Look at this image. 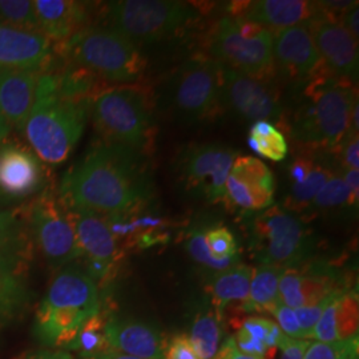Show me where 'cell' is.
<instances>
[{
	"label": "cell",
	"mask_w": 359,
	"mask_h": 359,
	"mask_svg": "<svg viewBox=\"0 0 359 359\" xmlns=\"http://www.w3.org/2000/svg\"><path fill=\"white\" fill-rule=\"evenodd\" d=\"M151 194L152 184L142 152L102 142L65 173L59 201L65 209L116 216L132 213Z\"/></svg>",
	"instance_id": "6da1fadb"
},
{
	"label": "cell",
	"mask_w": 359,
	"mask_h": 359,
	"mask_svg": "<svg viewBox=\"0 0 359 359\" xmlns=\"http://www.w3.org/2000/svg\"><path fill=\"white\" fill-rule=\"evenodd\" d=\"M103 309L99 285L77 261L55 270L40 302L34 335L44 346L65 350L81 326Z\"/></svg>",
	"instance_id": "7a4b0ae2"
},
{
	"label": "cell",
	"mask_w": 359,
	"mask_h": 359,
	"mask_svg": "<svg viewBox=\"0 0 359 359\" xmlns=\"http://www.w3.org/2000/svg\"><path fill=\"white\" fill-rule=\"evenodd\" d=\"M92 103L60 96L55 72H40L35 104L23 127L31 151L47 164L65 161L84 132Z\"/></svg>",
	"instance_id": "3957f363"
},
{
	"label": "cell",
	"mask_w": 359,
	"mask_h": 359,
	"mask_svg": "<svg viewBox=\"0 0 359 359\" xmlns=\"http://www.w3.org/2000/svg\"><path fill=\"white\" fill-rule=\"evenodd\" d=\"M322 67L309 79L304 103L295 114L290 132L302 144L333 149L351 130L353 112L358 102L351 80Z\"/></svg>",
	"instance_id": "277c9868"
},
{
	"label": "cell",
	"mask_w": 359,
	"mask_h": 359,
	"mask_svg": "<svg viewBox=\"0 0 359 359\" xmlns=\"http://www.w3.org/2000/svg\"><path fill=\"white\" fill-rule=\"evenodd\" d=\"M59 47L69 65L80 67L103 81H135L142 76L147 65L137 46L112 28L84 27Z\"/></svg>",
	"instance_id": "5b68a950"
},
{
	"label": "cell",
	"mask_w": 359,
	"mask_h": 359,
	"mask_svg": "<svg viewBox=\"0 0 359 359\" xmlns=\"http://www.w3.org/2000/svg\"><path fill=\"white\" fill-rule=\"evenodd\" d=\"M111 28L135 46L176 38L198 19L189 3L175 0H120L107 6Z\"/></svg>",
	"instance_id": "8992f818"
},
{
	"label": "cell",
	"mask_w": 359,
	"mask_h": 359,
	"mask_svg": "<svg viewBox=\"0 0 359 359\" xmlns=\"http://www.w3.org/2000/svg\"><path fill=\"white\" fill-rule=\"evenodd\" d=\"M274 31L236 18H222L208 40L210 57L246 76L264 80L274 69Z\"/></svg>",
	"instance_id": "52a82bcc"
},
{
	"label": "cell",
	"mask_w": 359,
	"mask_h": 359,
	"mask_svg": "<svg viewBox=\"0 0 359 359\" xmlns=\"http://www.w3.org/2000/svg\"><path fill=\"white\" fill-rule=\"evenodd\" d=\"M92 118L104 142L142 152L149 140V107L137 87L121 86L103 90L92 103Z\"/></svg>",
	"instance_id": "ba28073f"
},
{
	"label": "cell",
	"mask_w": 359,
	"mask_h": 359,
	"mask_svg": "<svg viewBox=\"0 0 359 359\" xmlns=\"http://www.w3.org/2000/svg\"><path fill=\"white\" fill-rule=\"evenodd\" d=\"M252 250L261 265L297 268L311 253V237L304 224L278 206H269L253 221Z\"/></svg>",
	"instance_id": "9c48e42d"
},
{
	"label": "cell",
	"mask_w": 359,
	"mask_h": 359,
	"mask_svg": "<svg viewBox=\"0 0 359 359\" xmlns=\"http://www.w3.org/2000/svg\"><path fill=\"white\" fill-rule=\"evenodd\" d=\"M25 208L34 246L52 269H60L83 257L68 213L50 189L39 193Z\"/></svg>",
	"instance_id": "30bf717a"
},
{
	"label": "cell",
	"mask_w": 359,
	"mask_h": 359,
	"mask_svg": "<svg viewBox=\"0 0 359 359\" xmlns=\"http://www.w3.org/2000/svg\"><path fill=\"white\" fill-rule=\"evenodd\" d=\"M221 65L212 57H194L172 77L168 95L176 115L185 121L203 120L219 108Z\"/></svg>",
	"instance_id": "8fae6325"
},
{
	"label": "cell",
	"mask_w": 359,
	"mask_h": 359,
	"mask_svg": "<svg viewBox=\"0 0 359 359\" xmlns=\"http://www.w3.org/2000/svg\"><path fill=\"white\" fill-rule=\"evenodd\" d=\"M236 157V152L225 145H194L180 157V180L187 191L229 208L225 185Z\"/></svg>",
	"instance_id": "7c38bea8"
},
{
	"label": "cell",
	"mask_w": 359,
	"mask_h": 359,
	"mask_svg": "<svg viewBox=\"0 0 359 359\" xmlns=\"http://www.w3.org/2000/svg\"><path fill=\"white\" fill-rule=\"evenodd\" d=\"M219 107L253 124L257 121L280 124L283 120L278 97L264 80L246 76L224 65H221Z\"/></svg>",
	"instance_id": "4fadbf2b"
},
{
	"label": "cell",
	"mask_w": 359,
	"mask_h": 359,
	"mask_svg": "<svg viewBox=\"0 0 359 359\" xmlns=\"http://www.w3.org/2000/svg\"><path fill=\"white\" fill-rule=\"evenodd\" d=\"M65 210L76 233L86 269L96 283L107 281L120 259L118 241L111 231L108 218L90 210Z\"/></svg>",
	"instance_id": "5bb4252c"
},
{
	"label": "cell",
	"mask_w": 359,
	"mask_h": 359,
	"mask_svg": "<svg viewBox=\"0 0 359 359\" xmlns=\"http://www.w3.org/2000/svg\"><path fill=\"white\" fill-rule=\"evenodd\" d=\"M47 182L43 161L19 142L0 144V193L10 201L43 192Z\"/></svg>",
	"instance_id": "9a60e30c"
},
{
	"label": "cell",
	"mask_w": 359,
	"mask_h": 359,
	"mask_svg": "<svg viewBox=\"0 0 359 359\" xmlns=\"http://www.w3.org/2000/svg\"><path fill=\"white\" fill-rule=\"evenodd\" d=\"M229 208L245 212H262L273 204L274 177L261 160L252 156H237L226 180Z\"/></svg>",
	"instance_id": "2e32d148"
},
{
	"label": "cell",
	"mask_w": 359,
	"mask_h": 359,
	"mask_svg": "<svg viewBox=\"0 0 359 359\" xmlns=\"http://www.w3.org/2000/svg\"><path fill=\"white\" fill-rule=\"evenodd\" d=\"M306 25L323 65L334 75L354 81L358 76V39L339 22L322 15Z\"/></svg>",
	"instance_id": "e0dca14e"
},
{
	"label": "cell",
	"mask_w": 359,
	"mask_h": 359,
	"mask_svg": "<svg viewBox=\"0 0 359 359\" xmlns=\"http://www.w3.org/2000/svg\"><path fill=\"white\" fill-rule=\"evenodd\" d=\"M105 341L111 350L140 359H163L167 341L161 330L149 322L108 316Z\"/></svg>",
	"instance_id": "ac0fdd59"
},
{
	"label": "cell",
	"mask_w": 359,
	"mask_h": 359,
	"mask_svg": "<svg viewBox=\"0 0 359 359\" xmlns=\"http://www.w3.org/2000/svg\"><path fill=\"white\" fill-rule=\"evenodd\" d=\"M52 53V41L41 32L0 25V71H47Z\"/></svg>",
	"instance_id": "d6986e66"
},
{
	"label": "cell",
	"mask_w": 359,
	"mask_h": 359,
	"mask_svg": "<svg viewBox=\"0 0 359 359\" xmlns=\"http://www.w3.org/2000/svg\"><path fill=\"white\" fill-rule=\"evenodd\" d=\"M273 56L274 65L293 80L310 79L323 65L308 25L274 31Z\"/></svg>",
	"instance_id": "ffe728a7"
},
{
	"label": "cell",
	"mask_w": 359,
	"mask_h": 359,
	"mask_svg": "<svg viewBox=\"0 0 359 359\" xmlns=\"http://www.w3.org/2000/svg\"><path fill=\"white\" fill-rule=\"evenodd\" d=\"M233 16L271 31H280L306 25L321 16V10L317 3L305 0H257L237 3L233 7Z\"/></svg>",
	"instance_id": "44dd1931"
},
{
	"label": "cell",
	"mask_w": 359,
	"mask_h": 359,
	"mask_svg": "<svg viewBox=\"0 0 359 359\" xmlns=\"http://www.w3.org/2000/svg\"><path fill=\"white\" fill-rule=\"evenodd\" d=\"M32 248L26 208L0 209V269L25 276Z\"/></svg>",
	"instance_id": "7402d4cb"
},
{
	"label": "cell",
	"mask_w": 359,
	"mask_h": 359,
	"mask_svg": "<svg viewBox=\"0 0 359 359\" xmlns=\"http://www.w3.org/2000/svg\"><path fill=\"white\" fill-rule=\"evenodd\" d=\"M40 72L0 71V114L10 128L22 130L35 104Z\"/></svg>",
	"instance_id": "603a6c76"
},
{
	"label": "cell",
	"mask_w": 359,
	"mask_h": 359,
	"mask_svg": "<svg viewBox=\"0 0 359 359\" xmlns=\"http://www.w3.org/2000/svg\"><path fill=\"white\" fill-rule=\"evenodd\" d=\"M39 31L50 39L65 43L72 38L87 19L86 6L69 0H36L34 1Z\"/></svg>",
	"instance_id": "cb8c5ba5"
},
{
	"label": "cell",
	"mask_w": 359,
	"mask_h": 359,
	"mask_svg": "<svg viewBox=\"0 0 359 359\" xmlns=\"http://www.w3.org/2000/svg\"><path fill=\"white\" fill-rule=\"evenodd\" d=\"M285 334L280 326L262 316L246 317L233 337L237 347L258 359H273L280 350Z\"/></svg>",
	"instance_id": "d4e9b609"
},
{
	"label": "cell",
	"mask_w": 359,
	"mask_h": 359,
	"mask_svg": "<svg viewBox=\"0 0 359 359\" xmlns=\"http://www.w3.org/2000/svg\"><path fill=\"white\" fill-rule=\"evenodd\" d=\"M253 268L245 264H236L229 269L217 271L209 283V293L215 311L222 318L224 310L234 302L244 304L249 295Z\"/></svg>",
	"instance_id": "484cf974"
},
{
	"label": "cell",
	"mask_w": 359,
	"mask_h": 359,
	"mask_svg": "<svg viewBox=\"0 0 359 359\" xmlns=\"http://www.w3.org/2000/svg\"><path fill=\"white\" fill-rule=\"evenodd\" d=\"M283 270L280 266L261 264L253 269L249 295L240 306L244 313H270L280 304L278 283Z\"/></svg>",
	"instance_id": "4316f807"
},
{
	"label": "cell",
	"mask_w": 359,
	"mask_h": 359,
	"mask_svg": "<svg viewBox=\"0 0 359 359\" xmlns=\"http://www.w3.org/2000/svg\"><path fill=\"white\" fill-rule=\"evenodd\" d=\"M29 299L25 276L0 269V333L25 314Z\"/></svg>",
	"instance_id": "83f0119b"
},
{
	"label": "cell",
	"mask_w": 359,
	"mask_h": 359,
	"mask_svg": "<svg viewBox=\"0 0 359 359\" xmlns=\"http://www.w3.org/2000/svg\"><path fill=\"white\" fill-rule=\"evenodd\" d=\"M222 334V318L215 309H203L194 316L188 339L198 359H215Z\"/></svg>",
	"instance_id": "f1b7e54d"
},
{
	"label": "cell",
	"mask_w": 359,
	"mask_h": 359,
	"mask_svg": "<svg viewBox=\"0 0 359 359\" xmlns=\"http://www.w3.org/2000/svg\"><path fill=\"white\" fill-rule=\"evenodd\" d=\"M107 318L108 314L103 309L97 314L92 316L81 326L75 339L65 347V351H75L81 359H92L97 354L108 350L104 334Z\"/></svg>",
	"instance_id": "f546056e"
},
{
	"label": "cell",
	"mask_w": 359,
	"mask_h": 359,
	"mask_svg": "<svg viewBox=\"0 0 359 359\" xmlns=\"http://www.w3.org/2000/svg\"><path fill=\"white\" fill-rule=\"evenodd\" d=\"M248 142L257 154L271 161H283L289 152L283 132L269 121H257L252 124Z\"/></svg>",
	"instance_id": "4dcf8cb0"
},
{
	"label": "cell",
	"mask_w": 359,
	"mask_h": 359,
	"mask_svg": "<svg viewBox=\"0 0 359 359\" xmlns=\"http://www.w3.org/2000/svg\"><path fill=\"white\" fill-rule=\"evenodd\" d=\"M333 177V172L327 168L314 164L305 180L295 184L292 188L290 196L286 201L287 209H304L308 208L316 194L321 191L322 187Z\"/></svg>",
	"instance_id": "1f68e13d"
},
{
	"label": "cell",
	"mask_w": 359,
	"mask_h": 359,
	"mask_svg": "<svg viewBox=\"0 0 359 359\" xmlns=\"http://www.w3.org/2000/svg\"><path fill=\"white\" fill-rule=\"evenodd\" d=\"M0 25L40 32L34 1L0 0Z\"/></svg>",
	"instance_id": "d6a6232c"
},
{
	"label": "cell",
	"mask_w": 359,
	"mask_h": 359,
	"mask_svg": "<svg viewBox=\"0 0 359 359\" xmlns=\"http://www.w3.org/2000/svg\"><path fill=\"white\" fill-rule=\"evenodd\" d=\"M358 295L345 292L339 297L335 311L338 341L358 337Z\"/></svg>",
	"instance_id": "836d02e7"
},
{
	"label": "cell",
	"mask_w": 359,
	"mask_h": 359,
	"mask_svg": "<svg viewBox=\"0 0 359 359\" xmlns=\"http://www.w3.org/2000/svg\"><path fill=\"white\" fill-rule=\"evenodd\" d=\"M187 250L197 264L203 265L206 269L212 270L213 273L229 269L231 266H234L236 264H238V258L219 259V258L213 256L209 252L208 246H206L204 231H198V229L192 231L188 234V237H187Z\"/></svg>",
	"instance_id": "e575fe53"
},
{
	"label": "cell",
	"mask_w": 359,
	"mask_h": 359,
	"mask_svg": "<svg viewBox=\"0 0 359 359\" xmlns=\"http://www.w3.org/2000/svg\"><path fill=\"white\" fill-rule=\"evenodd\" d=\"M359 338L335 342H310L304 359H358Z\"/></svg>",
	"instance_id": "d590c367"
},
{
	"label": "cell",
	"mask_w": 359,
	"mask_h": 359,
	"mask_svg": "<svg viewBox=\"0 0 359 359\" xmlns=\"http://www.w3.org/2000/svg\"><path fill=\"white\" fill-rule=\"evenodd\" d=\"M357 204L358 203L353 200V196L350 193V189L347 188L344 177L333 176L322 187L321 191L316 194V197L309 206L327 209L342 205L357 206Z\"/></svg>",
	"instance_id": "8d00e7d4"
},
{
	"label": "cell",
	"mask_w": 359,
	"mask_h": 359,
	"mask_svg": "<svg viewBox=\"0 0 359 359\" xmlns=\"http://www.w3.org/2000/svg\"><path fill=\"white\" fill-rule=\"evenodd\" d=\"M206 246L209 252L219 259L238 258L237 241L228 228L215 226L204 231Z\"/></svg>",
	"instance_id": "74e56055"
},
{
	"label": "cell",
	"mask_w": 359,
	"mask_h": 359,
	"mask_svg": "<svg viewBox=\"0 0 359 359\" xmlns=\"http://www.w3.org/2000/svg\"><path fill=\"white\" fill-rule=\"evenodd\" d=\"M278 299L283 306L290 309L304 308V297L301 293V274L297 268L283 270L278 283Z\"/></svg>",
	"instance_id": "f35d334b"
},
{
	"label": "cell",
	"mask_w": 359,
	"mask_h": 359,
	"mask_svg": "<svg viewBox=\"0 0 359 359\" xmlns=\"http://www.w3.org/2000/svg\"><path fill=\"white\" fill-rule=\"evenodd\" d=\"M345 292H339L330 298V301L327 302L326 308L323 309L321 317L317 322L313 334H311V339H316L317 342H335L338 341V335H337V326H335V311H337V304L339 297L344 294Z\"/></svg>",
	"instance_id": "ab89813d"
},
{
	"label": "cell",
	"mask_w": 359,
	"mask_h": 359,
	"mask_svg": "<svg viewBox=\"0 0 359 359\" xmlns=\"http://www.w3.org/2000/svg\"><path fill=\"white\" fill-rule=\"evenodd\" d=\"M337 293H339V292H337ZM334 294L327 297L326 299H323L322 302L317 304L316 306H305V308L295 309V316H297V320H298L299 327H301L302 339L308 341L309 338H311L313 330H314L317 322H318L320 317H321L323 309L326 308L327 302L330 301V298Z\"/></svg>",
	"instance_id": "60d3db41"
},
{
	"label": "cell",
	"mask_w": 359,
	"mask_h": 359,
	"mask_svg": "<svg viewBox=\"0 0 359 359\" xmlns=\"http://www.w3.org/2000/svg\"><path fill=\"white\" fill-rule=\"evenodd\" d=\"M270 314L277 320V325L280 326L281 332L289 338L302 339L301 327L295 316L294 309L286 308L283 304H278L277 306L271 309Z\"/></svg>",
	"instance_id": "b9f144b4"
},
{
	"label": "cell",
	"mask_w": 359,
	"mask_h": 359,
	"mask_svg": "<svg viewBox=\"0 0 359 359\" xmlns=\"http://www.w3.org/2000/svg\"><path fill=\"white\" fill-rule=\"evenodd\" d=\"M163 359H198L188 335L177 334L168 344Z\"/></svg>",
	"instance_id": "7bdbcfd3"
},
{
	"label": "cell",
	"mask_w": 359,
	"mask_h": 359,
	"mask_svg": "<svg viewBox=\"0 0 359 359\" xmlns=\"http://www.w3.org/2000/svg\"><path fill=\"white\" fill-rule=\"evenodd\" d=\"M341 154L344 157V167L346 169H358L359 168V142L358 132L351 129L345 140L339 145Z\"/></svg>",
	"instance_id": "ee69618b"
},
{
	"label": "cell",
	"mask_w": 359,
	"mask_h": 359,
	"mask_svg": "<svg viewBox=\"0 0 359 359\" xmlns=\"http://www.w3.org/2000/svg\"><path fill=\"white\" fill-rule=\"evenodd\" d=\"M309 344L310 342L306 339H294L285 335L280 346L281 350L280 359H304Z\"/></svg>",
	"instance_id": "f6af8a7d"
},
{
	"label": "cell",
	"mask_w": 359,
	"mask_h": 359,
	"mask_svg": "<svg viewBox=\"0 0 359 359\" xmlns=\"http://www.w3.org/2000/svg\"><path fill=\"white\" fill-rule=\"evenodd\" d=\"M215 359H258L256 357H252L249 354L243 353L233 339V337L226 338L221 346L218 348V353L216 354Z\"/></svg>",
	"instance_id": "bcb514c9"
},
{
	"label": "cell",
	"mask_w": 359,
	"mask_h": 359,
	"mask_svg": "<svg viewBox=\"0 0 359 359\" xmlns=\"http://www.w3.org/2000/svg\"><path fill=\"white\" fill-rule=\"evenodd\" d=\"M313 167H314V161L311 158L305 156L298 157L290 168V177L293 180V185L302 182Z\"/></svg>",
	"instance_id": "7dc6e473"
},
{
	"label": "cell",
	"mask_w": 359,
	"mask_h": 359,
	"mask_svg": "<svg viewBox=\"0 0 359 359\" xmlns=\"http://www.w3.org/2000/svg\"><path fill=\"white\" fill-rule=\"evenodd\" d=\"M18 359H74V357L65 350H57V348H44L39 350L34 353L25 354L23 357Z\"/></svg>",
	"instance_id": "c3c4849f"
},
{
	"label": "cell",
	"mask_w": 359,
	"mask_h": 359,
	"mask_svg": "<svg viewBox=\"0 0 359 359\" xmlns=\"http://www.w3.org/2000/svg\"><path fill=\"white\" fill-rule=\"evenodd\" d=\"M358 15L359 8L357 6V7H353L351 10H348L346 13H344L342 19L339 20V23L345 27L355 39H359Z\"/></svg>",
	"instance_id": "681fc988"
},
{
	"label": "cell",
	"mask_w": 359,
	"mask_h": 359,
	"mask_svg": "<svg viewBox=\"0 0 359 359\" xmlns=\"http://www.w3.org/2000/svg\"><path fill=\"white\" fill-rule=\"evenodd\" d=\"M344 180L346 182L347 188L350 189V193L353 196V200L358 203L359 197V172L358 169H346V173L344 176Z\"/></svg>",
	"instance_id": "f907efd6"
},
{
	"label": "cell",
	"mask_w": 359,
	"mask_h": 359,
	"mask_svg": "<svg viewBox=\"0 0 359 359\" xmlns=\"http://www.w3.org/2000/svg\"><path fill=\"white\" fill-rule=\"evenodd\" d=\"M92 359H140V358H135V357H130V355H127V354H123V353H118V351H115V350H111V348H108V350H105L103 353H100V354H97L96 357H93Z\"/></svg>",
	"instance_id": "816d5d0a"
},
{
	"label": "cell",
	"mask_w": 359,
	"mask_h": 359,
	"mask_svg": "<svg viewBox=\"0 0 359 359\" xmlns=\"http://www.w3.org/2000/svg\"><path fill=\"white\" fill-rule=\"evenodd\" d=\"M10 132H11V128L8 127V124L6 123L4 117L0 114V144L6 142V140H8Z\"/></svg>",
	"instance_id": "f5cc1de1"
},
{
	"label": "cell",
	"mask_w": 359,
	"mask_h": 359,
	"mask_svg": "<svg viewBox=\"0 0 359 359\" xmlns=\"http://www.w3.org/2000/svg\"><path fill=\"white\" fill-rule=\"evenodd\" d=\"M7 204H11V203H10V201H8V200H7V198L0 193V206L7 205Z\"/></svg>",
	"instance_id": "db71d44e"
}]
</instances>
